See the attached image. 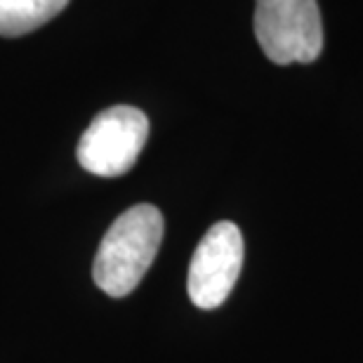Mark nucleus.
<instances>
[{"instance_id":"f257e3e1","label":"nucleus","mask_w":363,"mask_h":363,"mask_svg":"<svg viewBox=\"0 0 363 363\" xmlns=\"http://www.w3.org/2000/svg\"><path fill=\"white\" fill-rule=\"evenodd\" d=\"M163 229L161 210L149 203L125 210L99 243L92 264L94 283L111 297L133 293L154 264L163 241Z\"/></svg>"},{"instance_id":"39448f33","label":"nucleus","mask_w":363,"mask_h":363,"mask_svg":"<svg viewBox=\"0 0 363 363\" xmlns=\"http://www.w3.org/2000/svg\"><path fill=\"white\" fill-rule=\"evenodd\" d=\"M69 0H0V35L14 38L55 19Z\"/></svg>"},{"instance_id":"f03ea898","label":"nucleus","mask_w":363,"mask_h":363,"mask_svg":"<svg viewBox=\"0 0 363 363\" xmlns=\"http://www.w3.org/2000/svg\"><path fill=\"white\" fill-rule=\"evenodd\" d=\"M255 35L274 64H309L323 50L316 0H255Z\"/></svg>"},{"instance_id":"20e7f679","label":"nucleus","mask_w":363,"mask_h":363,"mask_svg":"<svg viewBox=\"0 0 363 363\" xmlns=\"http://www.w3.org/2000/svg\"><path fill=\"white\" fill-rule=\"evenodd\" d=\"M243 267V236L234 222L213 224L189 264L186 290L199 309H217L234 290Z\"/></svg>"},{"instance_id":"7ed1b4c3","label":"nucleus","mask_w":363,"mask_h":363,"mask_svg":"<svg viewBox=\"0 0 363 363\" xmlns=\"http://www.w3.org/2000/svg\"><path fill=\"white\" fill-rule=\"evenodd\" d=\"M149 140V118L135 106L118 104L97 113L78 142V163L92 175L118 177L133 170Z\"/></svg>"}]
</instances>
